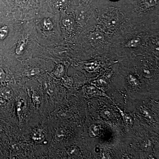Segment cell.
<instances>
[{
  "label": "cell",
  "instance_id": "14",
  "mask_svg": "<svg viewBox=\"0 0 159 159\" xmlns=\"http://www.w3.org/2000/svg\"><path fill=\"white\" fill-rule=\"evenodd\" d=\"M6 74L2 68L0 67V82H2L6 79Z\"/></svg>",
  "mask_w": 159,
  "mask_h": 159
},
{
  "label": "cell",
  "instance_id": "17",
  "mask_svg": "<svg viewBox=\"0 0 159 159\" xmlns=\"http://www.w3.org/2000/svg\"><path fill=\"white\" fill-rule=\"evenodd\" d=\"M2 127H1V126H0V133L2 132Z\"/></svg>",
  "mask_w": 159,
  "mask_h": 159
},
{
  "label": "cell",
  "instance_id": "8",
  "mask_svg": "<svg viewBox=\"0 0 159 159\" xmlns=\"http://www.w3.org/2000/svg\"><path fill=\"white\" fill-rule=\"evenodd\" d=\"M101 1V8L114 7L125 8L129 0H99Z\"/></svg>",
  "mask_w": 159,
  "mask_h": 159
},
{
  "label": "cell",
  "instance_id": "15",
  "mask_svg": "<svg viewBox=\"0 0 159 159\" xmlns=\"http://www.w3.org/2000/svg\"><path fill=\"white\" fill-rule=\"evenodd\" d=\"M33 99L35 104L38 105L39 103V97L36 95H34L33 96Z\"/></svg>",
  "mask_w": 159,
  "mask_h": 159
},
{
  "label": "cell",
  "instance_id": "6",
  "mask_svg": "<svg viewBox=\"0 0 159 159\" xmlns=\"http://www.w3.org/2000/svg\"><path fill=\"white\" fill-rule=\"evenodd\" d=\"M59 22L63 38L70 39L74 36L77 24L74 13L66 11H61Z\"/></svg>",
  "mask_w": 159,
  "mask_h": 159
},
{
  "label": "cell",
  "instance_id": "3",
  "mask_svg": "<svg viewBox=\"0 0 159 159\" xmlns=\"http://www.w3.org/2000/svg\"><path fill=\"white\" fill-rule=\"evenodd\" d=\"M6 2L8 12L22 22L31 20L41 10L48 9L46 0H6Z\"/></svg>",
  "mask_w": 159,
  "mask_h": 159
},
{
  "label": "cell",
  "instance_id": "16",
  "mask_svg": "<svg viewBox=\"0 0 159 159\" xmlns=\"http://www.w3.org/2000/svg\"><path fill=\"white\" fill-rule=\"evenodd\" d=\"M6 100L2 97H0V105H4L6 103Z\"/></svg>",
  "mask_w": 159,
  "mask_h": 159
},
{
  "label": "cell",
  "instance_id": "5",
  "mask_svg": "<svg viewBox=\"0 0 159 159\" xmlns=\"http://www.w3.org/2000/svg\"><path fill=\"white\" fill-rule=\"evenodd\" d=\"M100 20L102 28L108 31L118 30L122 21L123 16L121 15V11L119 12L116 7H107L101 8Z\"/></svg>",
  "mask_w": 159,
  "mask_h": 159
},
{
  "label": "cell",
  "instance_id": "11",
  "mask_svg": "<svg viewBox=\"0 0 159 159\" xmlns=\"http://www.w3.org/2000/svg\"><path fill=\"white\" fill-rule=\"evenodd\" d=\"M8 12L6 0H0V15Z\"/></svg>",
  "mask_w": 159,
  "mask_h": 159
},
{
  "label": "cell",
  "instance_id": "7",
  "mask_svg": "<svg viewBox=\"0 0 159 159\" xmlns=\"http://www.w3.org/2000/svg\"><path fill=\"white\" fill-rule=\"evenodd\" d=\"M141 34H138V33H133V34H129L124 38L123 47L126 48L127 51H140V50L143 48L144 46V41H143V36H141Z\"/></svg>",
  "mask_w": 159,
  "mask_h": 159
},
{
  "label": "cell",
  "instance_id": "1",
  "mask_svg": "<svg viewBox=\"0 0 159 159\" xmlns=\"http://www.w3.org/2000/svg\"><path fill=\"white\" fill-rule=\"evenodd\" d=\"M60 13H54L48 9H44L30 20L40 45L48 48L62 42L63 38L60 26Z\"/></svg>",
  "mask_w": 159,
  "mask_h": 159
},
{
  "label": "cell",
  "instance_id": "2",
  "mask_svg": "<svg viewBox=\"0 0 159 159\" xmlns=\"http://www.w3.org/2000/svg\"><path fill=\"white\" fill-rule=\"evenodd\" d=\"M45 48L38 42L35 30L30 21L23 22L17 38L8 50L0 53L2 56L18 60L31 58L34 53L43 54Z\"/></svg>",
  "mask_w": 159,
  "mask_h": 159
},
{
  "label": "cell",
  "instance_id": "4",
  "mask_svg": "<svg viewBox=\"0 0 159 159\" xmlns=\"http://www.w3.org/2000/svg\"><path fill=\"white\" fill-rule=\"evenodd\" d=\"M23 22L9 12L0 15V53L8 50L13 44Z\"/></svg>",
  "mask_w": 159,
  "mask_h": 159
},
{
  "label": "cell",
  "instance_id": "9",
  "mask_svg": "<svg viewBox=\"0 0 159 159\" xmlns=\"http://www.w3.org/2000/svg\"><path fill=\"white\" fill-rule=\"evenodd\" d=\"M13 94L12 91L8 87L3 88L0 90V97L5 99H10Z\"/></svg>",
  "mask_w": 159,
  "mask_h": 159
},
{
  "label": "cell",
  "instance_id": "13",
  "mask_svg": "<svg viewBox=\"0 0 159 159\" xmlns=\"http://www.w3.org/2000/svg\"><path fill=\"white\" fill-rule=\"evenodd\" d=\"M57 115H58V116L60 118H69L71 116L70 113L65 111H61Z\"/></svg>",
  "mask_w": 159,
  "mask_h": 159
},
{
  "label": "cell",
  "instance_id": "12",
  "mask_svg": "<svg viewBox=\"0 0 159 159\" xmlns=\"http://www.w3.org/2000/svg\"><path fill=\"white\" fill-rule=\"evenodd\" d=\"M64 136V131L62 129H60L56 132L55 135V138L57 141H61L63 139Z\"/></svg>",
  "mask_w": 159,
  "mask_h": 159
},
{
  "label": "cell",
  "instance_id": "10",
  "mask_svg": "<svg viewBox=\"0 0 159 159\" xmlns=\"http://www.w3.org/2000/svg\"><path fill=\"white\" fill-rule=\"evenodd\" d=\"M27 73L29 77H35L40 74V70L39 68L36 67H31L28 69Z\"/></svg>",
  "mask_w": 159,
  "mask_h": 159
}]
</instances>
